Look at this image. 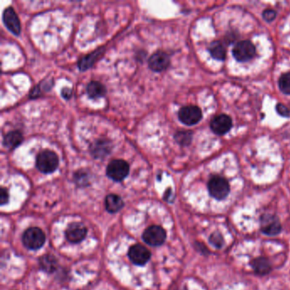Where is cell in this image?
I'll return each mask as SVG.
<instances>
[{
    "label": "cell",
    "mask_w": 290,
    "mask_h": 290,
    "mask_svg": "<svg viewBox=\"0 0 290 290\" xmlns=\"http://www.w3.org/2000/svg\"><path fill=\"white\" fill-rule=\"evenodd\" d=\"M36 166L43 174L53 173L59 166L57 154L51 150L41 151L36 159Z\"/></svg>",
    "instance_id": "1"
},
{
    "label": "cell",
    "mask_w": 290,
    "mask_h": 290,
    "mask_svg": "<svg viewBox=\"0 0 290 290\" xmlns=\"http://www.w3.org/2000/svg\"><path fill=\"white\" fill-rule=\"evenodd\" d=\"M46 240V235L38 227H31L24 232L23 236V244L31 250H37L43 247Z\"/></svg>",
    "instance_id": "2"
},
{
    "label": "cell",
    "mask_w": 290,
    "mask_h": 290,
    "mask_svg": "<svg viewBox=\"0 0 290 290\" xmlns=\"http://www.w3.org/2000/svg\"><path fill=\"white\" fill-rule=\"evenodd\" d=\"M129 173V165L122 159H114L106 168V174L114 182L124 181Z\"/></svg>",
    "instance_id": "3"
},
{
    "label": "cell",
    "mask_w": 290,
    "mask_h": 290,
    "mask_svg": "<svg viewBox=\"0 0 290 290\" xmlns=\"http://www.w3.org/2000/svg\"><path fill=\"white\" fill-rule=\"evenodd\" d=\"M208 189L210 195L215 199H224L229 194L230 186L227 180L220 176L211 178L208 184Z\"/></svg>",
    "instance_id": "4"
},
{
    "label": "cell",
    "mask_w": 290,
    "mask_h": 290,
    "mask_svg": "<svg viewBox=\"0 0 290 290\" xmlns=\"http://www.w3.org/2000/svg\"><path fill=\"white\" fill-rule=\"evenodd\" d=\"M255 53H256L255 46L249 40L239 41L238 43H236V46L232 50L234 58L237 61H242V62L251 60L255 56Z\"/></svg>",
    "instance_id": "5"
},
{
    "label": "cell",
    "mask_w": 290,
    "mask_h": 290,
    "mask_svg": "<svg viewBox=\"0 0 290 290\" xmlns=\"http://www.w3.org/2000/svg\"><path fill=\"white\" fill-rule=\"evenodd\" d=\"M142 239L151 246H160L166 239V232L159 226H151L143 232Z\"/></svg>",
    "instance_id": "6"
},
{
    "label": "cell",
    "mask_w": 290,
    "mask_h": 290,
    "mask_svg": "<svg viewBox=\"0 0 290 290\" xmlns=\"http://www.w3.org/2000/svg\"><path fill=\"white\" fill-rule=\"evenodd\" d=\"M178 117L182 124L192 126L197 124L202 119V111L198 106H184L180 110Z\"/></svg>",
    "instance_id": "7"
},
{
    "label": "cell",
    "mask_w": 290,
    "mask_h": 290,
    "mask_svg": "<svg viewBox=\"0 0 290 290\" xmlns=\"http://www.w3.org/2000/svg\"><path fill=\"white\" fill-rule=\"evenodd\" d=\"M261 232L269 236H275L280 233L282 230L280 221L273 215H264L260 218Z\"/></svg>",
    "instance_id": "8"
},
{
    "label": "cell",
    "mask_w": 290,
    "mask_h": 290,
    "mask_svg": "<svg viewBox=\"0 0 290 290\" xmlns=\"http://www.w3.org/2000/svg\"><path fill=\"white\" fill-rule=\"evenodd\" d=\"M87 228L83 223L73 222L69 225L66 230V239L72 243H78L85 238Z\"/></svg>",
    "instance_id": "9"
},
{
    "label": "cell",
    "mask_w": 290,
    "mask_h": 290,
    "mask_svg": "<svg viewBox=\"0 0 290 290\" xmlns=\"http://www.w3.org/2000/svg\"><path fill=\"white\" fill-rule=\"evenodd\" d=\"M129 260L137 265H143L151 259V253L141 244L133 245L129 251Z\"/></svg>",
    "instance_id": "10"
},
{
    "label": "cell",
    "mask_w": 290,
    "mask_h": 290,
    "mask_svg": "<svg viewBox=\"0 0 290 290\" xmlns=\"http://www.w3.org/2000/svg\"><path fill=\"white\" fill-rule=\"evenodd\" d=\"M232 119L226 114H219L210 122V128L212 131L219 136L227 134L232 129Z\"/></svg>",
    "instance_id": "11"
},
{
    "label": "cell",
    "mask_w": 290,
    "mask_h": 290,
    "mask_svg": "<svg viewBox=\"0 0 290 290\" xmlns=\"http://www.w3.org/2000/svg\"><path fill=\"white\" fill-rule=\"evenodd\" d=\"M169 64L170 60L169 56L164 51H157L153 55H151L148 61L149 68L152 71L158 73L166 70L169 68Z\"/></svg>",
    "instance_id": "12"
},
{
    "label": "cell",
    "mask_w": 290,
    "mask_h": 290,
    "mask_svg": "<svg viewBox=\"0 0 290 290\" xmlns=\"http://www.w3.org/2000/svg\"><path fill=\"white\" fill-rule=\"evenodd\" d=\"M3 20H4V23L6 26V28L13 34L16 36L20 34V31H21L20 20L12 7H8L7 9H5L3 14Z\"/></svg>",
    "instance_id": "13"
},
{
    "label": "cell",
    "mask_w": 290,
    "mask_h": 290,
    "mask_svg": "<svg viewBox=\"0 0 290 290\" xmlns=\"http://www.w3.org/2000/svg\"><path fill=\"white\" fill-rule=\"evenodd\" d=\"M111 151V142L107 140H97L91 146V153L96 159H105Z\"/></svg>",
    "instance_id": "14"
},
{
    "label": "cell",
    "mask_w": 290,
    "mask_h": 290,
    "mask_svg": "<svg viewBox=\"0 0 290 290\" xmlns=\"http://www.w3.org/2000/svg\"><path fill=\"white\" fill-rule=\"evenodd\" d=\"M104 52H105V48L101 47L96 51H94L93 53L90 54L81 59L78 62V68L80 69V71H86L87 69H91V66L96 63V61L103 56Z\"/></svg>",
    "instance_id": "15"
},
{
    "label": "cell",
    "mask_w": 290,
    "mask_h": 290,
    "mask_svg": "<svg viewBox=\"0 0 290 290\" xmlns=\"http://www.w3.org/2000/svg\"><path fill=\"white\" fill-rule=\"evenodd\" d=\"M23 142V134L20 131H10L4 138V146L6 148L13 150L20 146Z\"/></svg>",
    "instance_id": "16"
},
{
    "label": "cell",
    "mask_w": 290,
    "mask_h": 290,
    "mask_svg": "<svg viewBox=\"0 0 290 290\" xmlns=\"http://www.w3.org/2000/svg\"><path fill=\"white\" fill-rule=\"evenodd\" d=\"M87 93L91 99H98L105 96L106 88L98 81H92L87 86Z\"/></svg>",
    "instance_id": "17"
},
{
    "label": "cell",
    "mask_w": 290,
    "mask_h": 290,
    "mask_svg": "<svg viewBox=\"0 0 290 290\" xmlns=\"http://www.w3.org/2000/svg\"><path fill=\"white\" fill-rule=\"evenodd\" d=\"M124 201L121 197L116 194H109L106 198V208L108 212H119L124 207Z\"/></svg>",
    "instance_id": "18"
},
{
    "label": "cell",
    "mask_w": 290,
    "mask_h": 290,
    "mask_svg": "<svg viewBox=\"0 0 290 290\" xmlns=\"http://www.w3.org/2000/svg\"><path fill=\"white\" fill-rule=\"evenodd\" d=\"M252 267L255 273L259 275H266L270 273L272 266L267 259L260 257L253 260Z\"/></svg>",
    "instance_id": "19"
},
{
    "label": "cell",
    "mask_w": 290,
    "mask_h": 290,
    "mask_svg": "<svg viewBox=\"0 0 290 290\" xmlns=\"http://www.w3.org/2000/svg\"><path fill=\"white\" fill-rule=\"evenodd\" d=\"M57 260L53 255H44L39 259L40 268L46 273H51L55 272L57 268Z\"/></svg>",
    "instance_id": "20"
},
{
    "label": "cell",
    "mask_w": 290,
    "mask_h": 290,
    "mask_svg": "<svg viewBox=\"0 0 290 290\" xmlns=\"http://www.w3.org/2000/svg\"><path fill=\"white\" fill-rule=\"evenodd\" d=\"M209 51L213 58L219 61H223L226 58V50L219 41H215L211 43Z\"/></svg>",
    "instance_id": "21"
},
{
    "label": "cell",
    "mask_w": 290,
    "mask_h": 290,
    "mask_svg": "<svg viewBox=\"0 0 290 290\" xmlns=\"http://www.w3.org/2000/svg\"><path fill=\"white\" fill-rule=\"evenodd\" d=\"M174 140L182 146H188L192 142V133L191 131H179L174 135Z\"/></svg>",
    "instance_id": "22"
},
{
    "label": "cell",
    "mask_w": 290,
    "mask_h": 290,
    "mask_svg": "<svg viewBox=\"0 0 290 290\" xmlns=\"http://www.w3.org/2000/svg\"><path fill=\"white\" fill-rule=\"evenodd\" d=\"M279 88L283 93L286 95H290V72L286 73L283 75L281 76L278 81Z\"/></svg>",
    "instance_id": "23"
},
{
    "label": "cell",
    "mask_w": 290,
    "mask_h": 290,
    "mask_svg": "<svg viewBox=\"0 0 290 290\" xmlns=\"http://www.w3.org/2000/svg\"><path fill=\"white\" fill-rule=\"evenodd\" d=\"M74 180H75L77 184L79 186H86L88 185V174L85 172L78 171L74 174Z\"/></svg>",
    "instance_id": "24"
},
{
    "label": "cell",
    "mask_w": 290,
    "mask_h": 290,
    "mask_svg": "<svg viewBox=\"0 0 290 290\" xmlns=\"http://www.w3.org/2000/svg\"><path fill=\"white\" fill-rule=\"evenodd\" d=\"M210 241L215 247L218 248V249H220V248L223 246V244H224L223 237H222L221 235L218 233V232H215V233H213V234L210 236Z\"/></svg>",
    "instance_id": "25"
},
{
    "label": "cell",
    "mask_w": 290,
    "mask_h": 290,
    "mask_svg": "<svg viewBox=\"0 0 290 290\" xmlns=\"http://www.w3.org/2000/svg\"><path fill=\"white\" fill-rule=\"evenodd\" d=\"M276 16H277V13L273 10H265L264 12H263V18L265 19L266 21H273L274 19H275Z\"/></svg>",
    "instance_id": "26"
},
{
    "label": "cell",
    "mask_w": 290,
    "mask_h": 290,
    "mask_svg": "<svg viewBox=\"0 0 290 290\" xmlns=\"http://www.w3.org/2000/svg\"><path fill=\"white\" fill-rule=\"evenodd\" d=\"M277 111L278 114H280L281 116L283 117H290V110L288 107H286L283 104H278L277 105Z\"/></svg>",
    "instance_id": "27"
},
{
    "label": "cell",
    "mask_w": 290,
    "mask_h": 290,
    "mask_svg": "<svg viewBox=\"0 0 290 290\" xmlns=\"http://www.w3.org/2000/svg\"><path fill=\"white\" fill-rule=\"evenodd\" d=\"M9 200V194H8L7 190L5 188H1L0 190V204L1 205H5L7 204Z\"/></svg>",
    "instance_id": "28"
},
{
    "label": "cell",
    "mask_w": 290,
    "mask_h": 290,
    "mask_svg": "<svg viewBox=\"0 0 290 290\" xmlns=\"http://www.w3.org/2000/svg\"><path fill=\"white\" fill-rule=\"evenodd\" d=\"M72 94H73V91H72L71 88H65L61 91V95L65 99L70 98L72 96Z\"/></svg>",
    "instance_id": "29"
}]
</instances>
